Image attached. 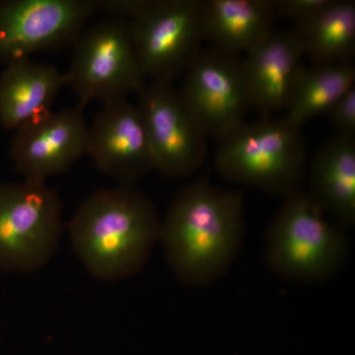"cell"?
I'll list each match as a JSON object with an SVG mask.
<instances>
[{"mask_svg": "<svg viewBox=\"0 0 355 355\" xmlns=\"http://www.w3.org/2000/svg\"><path fill=\"white\" fill-rule=\"evenodd\" d=\"M73 46L67 85L81 110L91 101L106 103L139 94L147 81L130 32V22L109 18L85 28Z\"/></svg>", "mask_w": 355, "mask_h": 355, "instance_id": "cell-6", "label": "cell"}, {"mask_svg": "<svg viewBox=\"0 0 355 355\" xmlns=\"http://www.w3.org/2000/svg\"><path fill=\"white\" fill-rule=\"evenodd\" d=\"M88 130L78 107L51 111L18 128L10 146L16 171L24 181L41 183L69 171L87 154Z\"/></svg>", "mask_w": 355, "mask_h": 355, "instance_id": "cell-11", "label": "cell"}, {"mask_svg": "<svg viewBox=\"0 0 355 355\" xmlns=\"http://www.w3.org/2000/svg\"><path fill=\"white\" fill-rule=\"evenodd\" d=\"M309 193L320 209L343 228L355 225V137L335 135L311 162Z\"/></svg>", "mask_w": 355, "mask_h": 355, "instance_id": "cell-15", "label": "cell"}, {"mask_svg": "<svg viewBox=\"0 0 355 355\" xmlns=\"http://www.w3.org/2000/svg\"><path fill=\"white\" fill-rule=\"evenodd\" d=\"M182 97L209 137L220 140L251 110L241 55L202 49L184 73Z\"/></svg>", "mask_w": 355, "mask_h": 355, "instance_id": "cell-10", "label": "cell"}, {"mask_svg": "<svg viewBox=\"0 0 355 355\" xmlns=\"http://www.w3.org/2000/svg\"><path fill=\"white\" fill-rule=\"evenodd\" d=\"M349 254L345 228L324 214L307 191L284 203L266 236V260L273 272L299 284H322L342 270Z\"/></svg>", "mask_w": 355, "mask_h": 355, "instance_id": "cell-3", "label": "cell"}, {"mask_svg": "<svg viewBox=\"0 0 355 355\" xmlns=\"http://www.w3.org/2000/svg\"><path fill=\"white\" fill-rule=\"evenodd\" d=\"M326 114L336 135L355 137V86L338 98Z\"/></svg>", "mask_w": 355, "mask_h": 355, "instance_id": "cell-20", "label": "cell"}, {"mask_svg": "<svg viewBox=\"0 0 355 355\" xmlns=\"http://www.w3.org/2000/svg\"><path fill=\"white\" fill-rule=\"evenodd\" d=\"M121 186H135L154 169L146 123L137 104L104 103L88 130L87 154Z\"/></svg>", "mask_w": 355, "mask_h": 355, "instance_id": "cell-12", "label": "cell"}, {"mask_svg": "<svg viewBox=\"0 0 355 355\" xmlns=\"http://www.w3.org/2000/svg\"><path fill=\"white\" fill-rule=\"evenodd\" d=\"M273 0L203 1L202 37L210 48L241 55L275 31Z\"/></svg>", "mask_w": 355, "mask_h": 355, "instance_id": "cell-16", "label": "cell"}, {"mask_svg": "<svg viewBox=\"0 0 355 355\" xmlns=\"http://www.w3.org/2000/svg\"><path fill=\"white\" fill-rule=\"evenodd\" d=\"M157 209L135 186L96 191L69 224L70 241L89 272L103 282L137 275L160 241Z\"/></svg>", "mask_w": 355, "mask_h": 355, "instance_id": "cell-2", "label": "cell"}, {"mask_svg": "<svg viewBox=\"0 0 355 355\" xmlns=\"http://www.w3.org/2000/svg\"><path fill=\"white\" fill-rule=\"evenodd\" d=\"M245 207L239 191L198 179L180 190L161 222L166 260L187 286H207L221 279L241 252Z\"/></svg>", "mask_w": 355, "mask_h": 355, "instance_id": "cell-1", "label": "cell"}, {"mask_svg": "<svg viewBox=\"0 0 355 355\" xmlns=\"http://www.w3.org/2000/svg\"><path fill=\"white\" fill-rule=\"evenodd\" d=\"M331 0H273L277 18H282L293 23V26L303 24L316 16L330 3Z\"/></svg>", "mask_w": 355, "mask_h": 355, "instance_id": "cell-19", "label": "cell"}, {"mask_svg": "<svg viewBox=\"0 0 355 355\" xmlns=\"http://www.w3.org/2000/svg\"><path fill=\"white\" fill-rule=\"evenodd\" d=\"M62 202L41 182L0 184V270L33 272L57 253Z\"/></svg>", "mask_w": 355, "mask_h": 355, "instance_id": "cell-5", "label": "cell"}, {"mask_svg": "<svg viewBox=\"0 0 355 355\" xmlns=\"http://www.w3.org/2000/svg\"><path fill=\"white\" fill-rule=\"evenodd\" d=\"M154 169L170 178L190 177L205 163L209 135L173 83H147L137 94Z\"/></svg>", "mask_w": 355, "mask_h": 355, "instance_id": "cell-9", "label": "cell"}, {"mask_svg": "<svg viewBox=\"0 0 355 355\" xmlns=\"http://www.w3.org/2000/svg\"><path fill=\"white\" fill-rule=\"evenodd\" d=\"M306 161L302 128L284 116L244 121L218 140L214 155L224 179L284 197L302 189Z\"/></svg>", "mask_w": 355, "mask_h": 355, "instance_id": "cell-4", "label": "cell"}, {"mask_svg": "<svg viewBox=\"0 0 355 355\" xmlns=\"http://www.w3.org/2000/svg\"><path fill=\"white\" fill-rule=\"evenodd\" d=\"M302 49L292 29L273 31L243 57L251 109L261 116L286 111L302 71Z\"/></svg>", "mask_w": 355, "mask_h": 355, "instance_id": "cell-13", "label": "cell"}, {"mask_svg": "<svg viewBox=\"0 0 355 355\" xmlns=\"http://www.w3.org/2000/svg\"><path fill=\"white\" fill-rule=\"evenodd\" d=\"M96 13L93 0H0V64L73 44Z\"/></svg>", "mask_w": 355, "mask_h": 355, "instance_id": "cell-8", "label": "cell"}, {"mask_svg": "<svg viewBox=\"0 0 355 355\" xmlns=\"http://www.w3.org/2000/svg\"><path fill=\"white\" fill-rule=\"evenodd\" d=\"M304 58L312 64L352 62L355 51V3L331 0L323 10L300 25L293 26Z\"/></svg>", "mask_w": 355, "mask_h": 355, "instance_id": "cell-17", "label": "cell"}, {"mask_svg": "<svg viewBox=\"0 0 355 355\" xmlns=\"http://www.w3.org/2000/svg\"><path fill=\"white\" fill-rule=\"evenodd\" d=\"M354 86L352 62L304 65L284 116L302 128L307 121L326 114L336 100Z\"/></svg>", "mask_w": 355, "mask_h": 355, "instance_id": "cell-18", "label": "cell"}, {"mask_svg": "<svg viewBox=\"0 0 355 355\" xmlns=\"http://www.w3.org/2000/svg\"><path fill=\"white\" fill-rule=\"evenodd\" d=\"M65 72L55 65L23 58L6 64L0 73V125L16 130L51 112Z\"/></svg>", "mask_w": 355, "mask_h": 355, "instance_id": "cell-14", "label": "cell"}, {"mask_svg": "<svg viewBox=\"0 0 355 355\" xmlns=\"http://www.w3.org/2000/svg\"><path fill=\"white\" fill-rule=\"evenodd\" d=\"M202 0H144L128 20L147 83H173L202 50Z\"/></svg>", "mask_w": 355, "mask_h": 355, "instance_id": "cell-7", "label": "cell"}]
</instances>
